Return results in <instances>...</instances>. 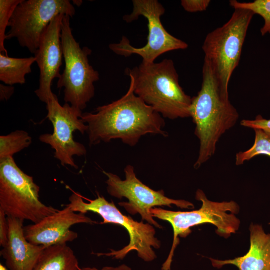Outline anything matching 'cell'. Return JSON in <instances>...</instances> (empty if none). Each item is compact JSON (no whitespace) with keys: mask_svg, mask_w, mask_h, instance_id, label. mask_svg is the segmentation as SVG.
Wrapping results in <instances>:
<instances>
[{"mask_svg":"<svg viewBox=\"0 0 270 270\" xmlns=\"http://www.w3.org/2000/svg\"><path fill=\"white\" fill-rule=\"evenodd\" d=\"M80 119L88 126L90 146L120 140L134 146L148 134L168 136L164 118L134 94L131 82L119 100L82 113Z\"/></svg>","mask_w":270,"mask_h":270,"instance_id":"6da1fadb","label":"cell"},{"mask_svg":"<svg viewBox=\"0 0 270 270\" xmlns=\"http://www.w3.org/2000/svg\"><path fill=\"white\" fill-rule=\"evenodd\" d=\"M190 114L200 141L198 156L194 164L197 169L214 156L220 139L236 125L240 116L229 100L228 91L224 88L206 59L201 89L192 98Z\"/></svg>","mask_w":270,"mask_h":270,"instance_id":"7a4b0ae2","label":"cell"},{"mask_svg":"<svg viewBox=\"0 0 270 270\" xmlns=\"http://www.w3.org/2000/svg\"><path fill=\"white\" fill-rule=\"evenodd\" d=\"M126 74L132 83L134 94L164 118L170 120L190 117L192 98L185 93L179 82L174 62H142Z\"/></svg>","mask_w":270,"mask_h":270,"instance_id":"3957f363","label":"cell"},{"mask_svg":"<svg viewBox=\"0 0 270 270\" xmlns=\"http://www.w3.org/2000/svg\"><path fill=\"white\" fill-rule=\"evenodd\" d=\"M196 198L202 202L201 208L192 212H174L160 208L150 210L153 218L167 221L174 230V240L168 256L162 266V270H170L174 250L180 244L178 236L186 238L191 232L190 228L206 224L217 228L216 233L226 238L239 229L240 220L236 214L240 206L234 201L221 202L208 200L201 190L196 192Z\"/></svg>","mask_w":270,"mask_h":270,"instance_id":"277c9868","label":"cell"},{"mask_svg":"<svg viewBox=\"0 0 270 270\" xmlns=\"http://www.w3.org/2000/svg\"><path fill=\"white\" fill-rule=\"evenodd\" d=\"M66 206L74 212L86 214L88 212L99 214L104 220L101 224H113L124 227L128 232L130 242L128 246L119 250H110L108 253L96 254L98 256H112L123 260L130 252H137L139 258L146 262L154 260L156 255L152 248L158 249L161 243L156 236L154 227L150 224L138 222L132 217L123 214L113 202H108L98 193L95 200L83 198L79 193L72 191Z\"/></svg>","mask_w":270,"mask_h":270,"instance_id":"5b68a950","label":"cell"},{"mask_svg":"<svg viewBox=\"0 0 270 270\" xmlns=\"http://www.w3.org/2000/svg\"><path fill=\"white\" fill-rule=\"evenodd\" d=\"M70 18L64 15L62 23L60 38L65 67L57 88H64L66 103L82 111L94 96V84L100 80V74L89 62L92 50L87 46L82 48L74 38Z\"/></svg>","mask_w":270,"mask_h":270,"instance_id":"8992f818","label":"cell"},{"mask_svg":"<svg viewBox=\"0 0 270 270\" xmlns=\"http://www.w3.org/2000/svg\"><path fill=\"white\" fill-rule=\"evenodd\" d=\"M40 188L25 174L14 158L0 160V208L7 215L36 224L56 212L40 200Z\"/></svg>","mask_w":270,"mask_h":270,"instance_id":"52a82bcc","label":"cell"},{"mask_svg":"<svg viewBox=\"0 0 270 270\" xmlns=\"http://www.w3.org/2000/svg\"><path fill=\"white\" fill-rule=\"evenodd\" d=\"M254 15L248 10L234 9L230 19L208 34L204 40L202 48L204 59L209 62L226 90L232 74L239 64L248 28Z\"/></svg>","mask_w":270,"mask_h":270,"instance_id":"ba28073f","label":"cell"},{"mask_svg":"<svg viewBox=\"0 0 270 270\" xmlns=\"http://www.w3.org/2000/svg\"><path fill=\"white\" fill-rule=\"evenodd\" d=\"M133 10L130 14L124 16L123 20L132 22L143 16L148 21V34L146 45L140 48L133 46L125 36L118 43L112 44L110 50L116 54L128 57L137 54L146 63L154 62L160 56L168 52L186 50L188 45L178 38L164 28L161 22V16L166 12L164 6L157 0H134Z\"/></svg>","mask_w":270,"mask_h":270,"instance_id":"9c48e42d","label":"cell"},{"mask_svg":"<svg viewBox=\"0 0 270 270\" xmlns=\"http://www.w3.org/2000/svg\"><path fill=\"white\" fill-rule=\"evenodd\" d=\"M75 14L68 0H23L10 21L6 40L16 38L20 46L35 54L51 22L60 14L72 18Z\"/></svg>","mask_w":270,"mask_h":270,"instance_id":"30bf717a","label":"cell"},{"mask_svg":"<svg viewBox=\"0 0 270 270\" xmlns=\"http://www.w3.org/2000/svg\"><path fill=\"white\" fill-rule=\"evenodd\" d=\"M125 180L118 176L104 171L107 176V190L113 197L122 199L126 198L128 202H121L118 204L132 215L139 214L142 220L162 228L154 218L150 210L155 206H166L172 208L175 205L181 208L192 209L194 205L184 200H176L165 196L163 190H154L144 184L136 176L134 167L128 165L124 170Z\"/></svg>","mask_w":270,"mask_h":270,"instance_id":"8fae6325","label":"cell"},{"mask_svg":"<svg viewBox=\"0 0 270 270\" xmlns=\"http://www.w3.org/2000/svg\"><path fill=\"white\" fill-rule=\"evenodd\" d=\"M46 105L48 112L46 118L52 122L54 132L42 134L39 139L55 150L54 158L62 166L68 165L78 169L73 156H82L86 154L84 145L76 142L73 136L76 131L84 134L88 130V126L80 119L82 111L67 103L60 105L56 95Z\"/></svg>","mask_w":270,"mask_h":270,"instance_id":"7c38bea8","label":"cell"},{"mask_svg":"<svg viewBox=\"0 0 270 270\" xmlns=\"http://www.w3.org/2000/svg\"><path fill=\"white\" fill-rule=\"evenodd\" d=\"M64 14L55 18L48 25L41 38L34 54L40 71V84L35 94L40 100L47 104L54 96L52 91L54 79L59 78L64 58L61 44V27Z\"/></svg>","mask_w":270,"mask_h":270,"instance_id":"4fadbf2b","label":"cell"},{"mask_svg":"<svg viewBox=\"0 0 270 270\" xmlns=\"http://www.w3.org/2000/svg\"><path fill=\"white\" fill-rule=\"evenodd\" d=\"M98 224L85 214L76 213L70 207L58 210L36 224L24 227V233L28 242L45 248L66 244L78 238L77 232L70 230L75 224Z\"/></svg>","mask_w":270,"mask_h":270,"instance_id":"5bb4252c","label":"cell"},{"mask_svg":"<svg viewBox=\"0 0 270 270\" xmlns=\"http://www.w3.org/2000/svg\"><path fill=\"white\" fill-rule=\"evenodd\" d=\"M8 238L0 252L10 270H34L44 250L42 246L27 240L24 233V220L8 216Z\"/></svg>","mask_w":270,"mask_h":270,"instance_id":"9a60e30c","label":"cell"},{"mask_svg":"<svg viewBox=\"0 0 270 270\" xmlns=\"http://www.w3.org/2000/svg\"><path fill=\"white\" fill-rule=\"evenodd\" d=\"M250 248L243 256L221 260L210 258L214 268L232 264L240 270H270V234L262 226L252 224L250 227Z\"/></svg>","mask_w":270,"mask_h":270,"instance_id":"2e32d148","label":"cell"},{"mask_svg":"<svg viewBox=\"0 0 270 270\" xmlns=\"http://www.w3.org/2000/svg\"><path fill=\"white\" fill-rule=\"evenodd\" d=\"M78 260L66 244L46 248L34 270H78Z\"/></svg>","mask_w":270,"mask_h":270,"instance_id":"e0dca14e","label":"cell"},{"mask_svg":"<svg viewBox=\"0 0 270 270\" xmlns=\"http://www.w3.org/2000/svg\"><path fill=\"white\" fill-rule=\"evenodd\" d=\"M34 62V56L14 58L0 53V80L12 86L24 84L26 76L32 72V66Z\"/></svg>","mask_w":270,"mask_h":270,"instance_id":"ac0fdd59","label":"cell"},{"mask_svg":"<svg viewBox=\"0 0 270 270\" xmlns=\"http://www.w3.org/2000/svg\"><path fill=\"white\" fill-rule=\"evenodd\" d=\"M32 142L29 134L24 130H16L0 136V160L13 158L16 154L28 148Z\"/></svg>","mask_w":270,"mask_h":270,"instance_id":"d6986e66","label":"cell"},{"mask_svg":"<svg viewBox=\"0 0 270 270\" xmlns=\"http://www.w3.org/2000/svg\"><path fill=\"white\" fill-rule=\"evenodd\" d=\"M254 145L245 152H240L236 156V164L240 166L255 156L265 155L270 157V138L261 130H254Z\"/></svg>","mask_w":270,"mask_h":270,"instance_id":"ffe728a7","label":"cell"},{"mask_svg":"<svg viewBox=\"0 0 270 270\" xmlns=\"http://www.w3.org/2000/svg\"><path fill=\"white\" fill-rule=\"evenodd\" d=\"M230 4L234 9H246L254 14L260 16L264 21L260 30L262 34L264 36L267 33L270 34V0H256L252 2H239L233 0H230Z\"/></svg>","mask_w":270,"mask_h":270,"instance_id":"44dd1931","label":"cell"},{"mask_svg":"<svg viewBox=\"0 0 270 270\" xmlns=\"http://www.w3.org/2000/svg\"><path fill=\"white\" fill-rule=\"evenodd\" d=\"M23 0H0V52L8 55L4 47L6 30L16 7Z\"/></svg>","mask_w":270,"mask_h":270,"instance_id":"7402d4cb","label":"cell"},{"mask_svg":"<svg viewBox=\"0 0 270 270\" xmlns=\"http://www.w3.org/2000/svg\"><path fill=\"white\" fill-rule=\"evenodd\" d=\"M242 126L256 129L261 130L270 138V119L266 120L260 115H258L254 120H243L240 122Z\"/></svg>","mask_w":270,"mask_h":270,"instance_id":"603a6c76","label":"cell"},{"mask_svg":"<svg viewBox=\"0 0 270 270\" xmlns=\"http://www.w3.org/2000/svg\"><path fill=\"white\" fill-rule=\"evenodd\" d=\"M211 1L210 0H182L181 4L188 12H196L206 10Z\"/></svg>","mask_w":270,"mask_h":270,"instance_id":"cb8c5ba5","label":"cell"},{"mask_svg":"<svg viewBox=\"0 0 270 270\" xmlns=\"http://www.w3.org/2000/svg\"><path fill=\"white\" fill-rule=\"evenodd\" d=\"M9 226L6 212L0 208V246L4 247L8 240Z\"/></svg>","mask_w":270,"mask_h":270,"instance_id":"d4e9b609","label":"cell"},{"mask_svg":"<svg viewBox=\"0 0 270 270\" xmlns=\"http://www.w3.org/2000/svg\"><path fill=\"white\" fill-rule=\"evenodd\" d=\"M14 88L13 86L0 84V100H8L13 95Z\"/></svg>","mask_w":270,"mask_h":270,"instance_id":"484cf974","label":"cell"},{"mask_svg":"<svg viewBox=\"0 0 270 270\" xmlns=\"http://www.w3.org/2000/svg\"><path fill=\"white\" fill-rule=\"evenodd\" d=\"M78 270H132V268L126 264H122L117 267L105 266L101 270L96 268H80Z\"/></svg>","mask_w":270,"mask_h":270,"instance_id":"4316f807","label":"cell"},{"mask_svg":"<svg viewBox=\"0 0 270 270\" xmlns=\"http://www.w3.org/2000/svg\"><path fill=\"white\" fill-rule=\"evenodd\" d=\"M0 270H8V268L4 266L2 264H0Z\"/></svg>","mask_w":270,"mask_h":270,"instance_id":"83f0119b","label":"cell"}]
</instances>
